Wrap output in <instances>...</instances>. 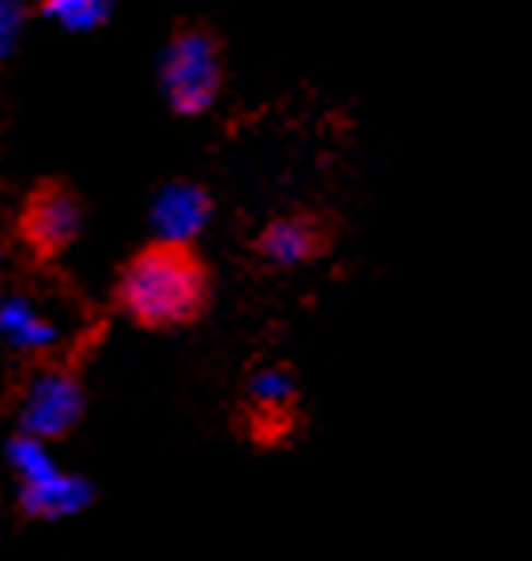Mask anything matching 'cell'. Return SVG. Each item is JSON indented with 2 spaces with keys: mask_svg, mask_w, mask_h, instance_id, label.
Masks as SVG:
<instances>
[{
  "mask_svg": "<svg viewBox=\"0 0 532 561\" xmlns=\"http://www.w3.org/2000/svg\"><path fill=\"white\" fill-rule=\"evenodd\" d=\"M120 297L128 313L144 325H176L197 313L205 297V273L185 249L157 245L125 270Z\"/></svg>",
  "mask_w": 532,
  "mask_h": 561,
  "instance_id": "6da1fadb",
  "label": "cell"
},
{
  "mask_svg": "<svg viewBox=\"0 0 532 561\" xmlns=\"http://www.w3.org/2000/svg\"><path fill=\"white\" fill-rule=\"evenodd\" d=\"M164 96L176 113H200L217 101L220 89V57L212 36L205 33H181L164 53L161 65Z\"/></svg>",
  "mask_w": 532,
  "mask_h": 561,
  "instance_id": "7a4b0ae2",
  "label": "cell"
},
{
  "mask_svg": "<svg viewBox=\"0 0 532 561\" xmlns=\"http://www.w3.org/2000/svg\"><path fill=\"white\" fill-rule=\"evenodd\" d=\"M81 386L72 381L69 374L60 369H45V374L33 377V386L24 389L21 401V425L28 437L36 442H48V437H60L69 433L81 417Z\"/></svg>",
  "mask_w": 532,
  "mask_h": 561,
  "instance_id": "3957f363",
  "label": "cell"
},
{
  "mask_svg": "<svg viewBox=\"0 0 532 561\" xmlns=\"http://www.w3.org/2000/svg\"><path fill=\"white\" fill-rule=\"evenodd\" d=\"M209 193L200 185L176 181V185L161 188V197L152 205V229L161 237V245L185 249L193 237H200V229L209 225Z\"/></svg>",
  "mask_w": 532,
  "mask_h": 561,
  "instance_id": "277c9868",
  "label": "cell"
},
{
  "mask_svg": "<svg viewBox=\"0 0 532 561\" xmlns=\"http://www.w3.org/2000/svg\"><path fill=\"white\" fill-rule=\"evenodd\" d=\"M81 233V205L65 193V188H48L33 201L28 209V237L41 249H60L69 245L72 237Z\"/></svg>",
  "mask_w": 532,
  "mask_h": 561,
  "instance_id": "5b68a950",
  "label": "cell"
},
{
  "mask_svg": "<svg viewBox=\"0 0 532 561\" xmlns=\"http://www.w3.org/2000/svg\"><path fill=\"white\" fill-rule=\"evenodd\" d=\"M89 497H93L89 481L72 478V473H60V469L48 473L45 481L24 485V510L36 517H72L89 505Z\"/></svg>",
  "mask_w": 532,
  "mask_h": 561,
  "instance_id": "8992f818",
  "label": "cell"
},
{
  "mask_svg": "<svg viewBox=\"0 0 532 561\" xmlns=\"http://www.w3.org/2000/svg\"><path fill=\"white\" fill-rule=\"evenodd\" d=\"M0 337L9 341L12 350H24V353H45L53 350L60 341V329L41 317L28 301H9L0 305Z\"/></svg>",
  "mask_w": 532,
  "mask_h": 561,
  "instance_id": "52a82bcc",
  "label": "cell"
},
{
  "mask_svg": "<svg viewBox=\"0 0 532 561\" xmlns=\"http://www.w3.org/2000/svg\"><path fill=\"white\" fill-rule=\"evenodd\" d=\"M261 249H265L277 265H301V261L313 257L316 237L304 221H277V225H268Z\"/></svg>",
  "mask_w": 532,
  "mask_h": 561,
  "instance_id": "ba28073f",
  "label": "cell"
},
{
  "mask_svg": "<svg viewBox=\"0 0 532 561\" xmlns=\"http://www.w3.org/2000/svg\"><path fill=\"white\" fill-rule=\"evenodd\" d=\"M9 461H12V469L24 478V485L45 481L48 473H57V461H53V454H48V445L36 442V437H28V433L9 445Z\"/></svg>",
  "mask_w": 532,
  "mask_h": 561,
  "instance_id": "9c48e42d",
  "label": "cell"
},
{
  "mask_svg": "<svg viewBox=\"0 0 532 561\" xmlns=\"http://www.w3.org/2000/svg\"><path fill=\"white\" fill-rule=\"evenodd\" d=\"M45 12L60 28H72V33H89V28L108 21L105 0H48Z\"/></svg>",
  "mask_w": 532,
  "mask_h": 561,
  "instance_id": "30bf717a",
  "label": "cell"
},
{
  "mask_svg": "<svg viewBox=\"0 0 532 561\" xmlns=\"http://www.w3.org/2000/svg\"><path fill=\"white\" fill-rule=\"evenodd\" d=\"M292 393H297V386H292V377L285 369H261L253 377V398L265 410H285L292 401Z\"/></svg>",
  "mask_w": 532,
  "mask_h": 561,
  "instance_id": "8fae6325",
  "label": "cell"
},
{
  "mask_svg": "<svg viewBox=\"0 0 532 561\" xmlns=\"http://www.w3.org/2000/svg\"><path fill=\"white\" fill-rule=\"evenodd\" d=\"M21 9L9 4V0H0V57H9L12 45H16V36H21Z\"/></svg>",
  "mask_w": 532,
  "mask_h": 561,
  "instance_id": "7c38bea8",
  "label": "cell"
}]
</instances>
